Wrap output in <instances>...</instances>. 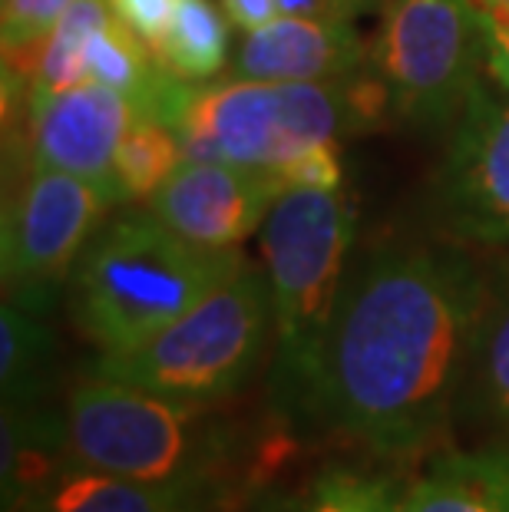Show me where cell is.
<instances>
[{
  "label": "cell",
  "instance_id": "obj_3",
  "mask_svg": "<svg viewBox=\"0 0 509 512\" xmlns=\"http://www.w3.org/2000/svg\"><path fill=\"white\" fill-rule=\"evenodd\" d=\"M354 232L357 209L344 185L281 192L258 228L275 318L268 400L285 430L314 423L324 337L348 275Z\"/></svg>",
  "mask_w": 509,
  "mask_h": 512
},
{
  "label": "cell",
  "instance_id": "obj_22",
  "mask_svg": "<svg viewBox=\"0 0 509 512\" xmlns=\"http://www.w3.org/2000/svg\"><path fill=\"white\" fill-rule=\"evenodd\" d=\"M341 146L328 143V146H314L301 156L281 162V166L268 169L278 179L281 192L288 189H341L344 172H341Z\"/></svg>",
  "mask_w": 509,
  "mask_h": 512
},
{
  "label": "cell",
  "instance_id": "obj_7",
  "mask_svg": "<svg viewBox=\"0 0 509 512\" xmlns=\"http://www.w3.org/2000/svg\"><path fill=\"white\" fill-rule=\"evenodd\" d=\"M371 67L397 119L453 129L486 73V34L476 0H387Z\"/></svg>",
  "mask_w": 509,
  "mask_h": 512
},
{
  "label": "cell",
  "instance_id": "obj_2",
  "mask_svg": "<svg viewBox=\"0 0 509 512\" xmlns=\"http://www.w3.org/2000/svg\"><path fill=\"white\" fill-rule=\"evenodd\" d=\"M219 407L90 374L70 390L63 410L70 460L139 483L186 489L222 509L248 483L235 476L242 440Z\"/></svg>",
  "mask_w": 509,
  "mask_h": 512
},
{
  "label": "cell",
  "instance_id": "obj_20",
  "mask_svg": "<svg viewBox=\"0 0 509 512\" xmlns=\"http://www.w3.org/2000/svg\"><path fill=\"white\" fill-rule=\"evenodd\" d=\"M288 512H404L407 489L387 473L351 463H331L318 470L308 486L285 496Z\"/></svg>",
  "mask_w": 509,
  "mask_h": 512
},
{
  "label": "cell",
  "instance_id": "obj_14",
  "mask_svg": "<svg viewBox=\"0 0 509 512\" xmlns=\"http://www.w3.org/2000/svg\"><path fill=\"white\" fill-rule=\"evenodd\" d=\"M14 512H215L205 499L116 473L67 463Z\"/></svg>",
  "mask_w": 509,
  "mask_h": 512
},
{
  "label": "cell",
  "instance_id": "obj_16",
  "mask_svg": "<svg viewBox=\"0 0 509 512\" xmlns=\"http://www.w3.org/2000/svg\"><path fill=\"white\" fill-rule=\"evenodd\" d=\"M70 463L67 420L30 407H4V440H0V496L4 512H14L43 483H50Z\"/></svg>",
  "mask_w": 509,
  "mask_h": 512
},
{
  "label": "cell",
  "instance_id": "obj_18",
  "mask_svg": "<svg viewBox=\"0 0 509 512\" xmlns=\"http://www.w3.org/2000/svg\"><path fill=\"white\" fill-rule=\"evenodd\" d=\"M53 334L40 311L17 301H4L0 311V390L4 407H30L40 403L50 380Z\"/></svg>",
  "mask_w": 509,
  "mask_h": 512
},
{
  "label": "cell",
  "instance_id": "obj_9",
  "mask_svg": "<svg viewBox=\"0 0 509 512\" xmlns=\"http://www.w3.org/2000/svg\"><path fill=\"white\" fill-rule=\"evenodd\" d=\"M433 222L467 248L509 245V90L480 86L433 176Z\"/></svg>",
  "mask_w": 509,
  "mask_h": 512
},
{
  "label": "cell",
  "instance_id": "obj_5",
  "mask_svg": "<svg viewBox=\"0 0 509 512\" xmlns=\"http://www.w3.org/2000/svg\"><path fill=\"white\" fill-rule=\"evenodd\" d=\"M245 268L242 248L209 252L153 212H119L70 271L73 324L100 354L133 351Z\"/></svg>",
  "mask_w": 509,
  "mask_h": 512
},
{
  "label": "cell",
  "instance_id": "obj_11",
  "mask_svg": "<svg viewBox=\"0 0 509 512\" xmlns=\"http://www.w3.org/2000/svg\"><path fill=\"white\" fill-rule=\"evenodd\" d=\"M281 185L268 169L186 159L146 202L156 219L209 252H235L265 225Z\"/></svg>",
  "mask_w": 509,
  "mask_h": 512
},
{
  "label": "cell",
  "instance_id": "obj_6",
  "mask_svg": "<svg viewBox=\"0 0 509 512\" xmlns=\"http://www.w3.org/2000/svg\"><path fill=\"white\" fill-rule=\"evenodd\" d=\"M272 331L268 275L262 265L245 261L242 271H235L146 344L100 354L90 374L189 403H225L242 394L258 374Z\"/></svg>",
  "mask_w": 509,
  "mask_h": 512
},
{
  "label": "cell",
  "instance_id": "obj_13",
  "mask_svg": "<svg viewBox=\"0 0 509 512\" xmlns=\"http://www.w3.org/2000/svg\"><path fill=\"white\" fill-rule=\"evenodd\" d=\"M457 420L483 440L509 443V258L486 271V298L457 400Z\"/></svg>",
  "mask_w": 509,
  "mask_h": 512
},
{
  "label": "cell",
  "instance_id": "obj_1",
  "mask_svg": "<svg viewBox=\"0 0 509 512\" xmlns=\"http://www.w3.org/2000/svg\"><path fill=\"white\" fill-rule=\"evenodd\" d=\"M486 271L467 245L387 242L354 261L321 354L314 423L407 460L457 420Z\"/></svg>",
  "mask_w": 509,
  "mask_h": 512
},
{
  "label": "cell",
  "instance_id": "obj_8",
  "mask_svg": "<svg viewBox=\"0 0 509 512\" xmlns=\"http://www.w3.org/2000/svg\"><path fill=\"white\" fill-rule=\"evenodd\" d=\"M110 205L119 202L106 185L60 169H27L4 205L0 225V275L7 301L40 314L47 311Z\"/></svg>",
  "mask_w": 509,
  "mask_h": 512
},
{
  "label": "cell",
  "instance_id": "obj_12",
  "mask_svg": "<svg viewBox=\"0 0 509 512\" xmlns=\"http://www.w3.org/2000/svg\"><path fill=\"white\" fill-rule=\"evenodd\" d=\"M371 50L354 24L278 14L265 27L242 34L229 76L275 83H341L364 76Z\"/></svg>",
  "mask_w": 509,
  "mask_h": 512
},
{
  "label": "cell",
  "instance_id": "obj_17",
  "mask_svg": "<svg viewBox=\"0 0 509 512\" xmlns=\"http://www.w3.org/2000/svg\"><path fill=\"white\" fill-rule=\"evenodd\" d=\"M159 67L182 83H212L232 63V20L215 0H179Z\"/></svg>",
  "mask_w": 509,
  "mask_h": 512
},
{
  "label": "cell",
  "instance_id": "obj_26",
  "mask_svg": "<svg viewBox=\"0 0 509 512\" xmlns=\"http://www.w3.org/2000/svg\"><path fill=\"white\" fill-rule=\"evenodd\" d=\"M222 10L229 14L232 27L248 34V30H258L265 27L268 20H275L281 10H278V0H219Z\"/></svg>",
  "mask_w": 509,
  "mask_h": 512
},
{
  "label": "cell",
  "instance_id": "obj_15",
  "mask_svg": "<svg viewBox=\"0 0 509 512\" xmlns=\"http://www.w3.org/2000/svg\"><path fill=\"white\" fill-rule=\"evenodd\" d=\"M404 512H509V443L450 450L407 489Z\"/></svg>",
  "mask_w": 509,
  "mask_h": 512
},
{
  "label": "cell",
  "instance_id": "obj_25",
  "mask_svg": "<svg viewBox=\"0 0 509 512\" xmlns=\"http://www.w3.org/2000/svg\"><path fill=\"white\" fill-rule=\"evenodd\" d=\"M483 34H486V73L493 76L496 86L509 90V20L493 17L483 10Z\"/></svg>",
  "mask_w": 509,
  "mask_h": 512
},
{
  "label": "cell",
  "instance_id": "obj_21",
  "mask_svg": "<svg viewBox=\"0 0 509 512\" xmlns=\"http://www.w3.org/2000/svg\"><path fill=\"white\" fill-rule=\"evenodd\" d=\"M73 0H4L0 10V47H4V80L24 86L34 70L40 43L60 24Z\"/></svg>",
  "mask_w": 509,
  "mask_h": 512
},
{
  "label": "cell",
  "instance_id": "obj_24",
  "mask_svg": "<svg viewBox=\"0 0 509 512\" xmlns=\"http://www.w3.org/2000/svg\"><path fill=\"white\" fill-rule=\"evenodd\" d=\"M384 4L387 0H278V10L281 14L344 20V24H354V20L384 10Z\"/></svg>",
  "mask_w": 509,
  "mask_h": 512
},
{
  "label": "cell",
  "instance_id": "obj_19",
  "mask_svg": "<svg viewBox=\"0 0 509 512\" xmlns=\"http://www.w3.org/2000/svg\"><path fill=\"white\" fill-rule=\"evenodd\" d=\"M186 162L179 133L153 116L136 119L126 139L119 143L113 162V192L119 205L149 202L166 185V179Z\"/></svg>",
  "mask_w": 509,
  "mask_h": 512
},
{
  "label": "cell",
  "instance_id": "obj_28",
  "mask_svg": "<svg viewBox=\"0 0 509 512\" xmlns=\"http://www.w3.org/2000/svg\"><path fill=\"white\" fill-rule=\"evenodd\" d=\"M483 10H490L493 17H500V20H509V0H476Z\"/></svg>",
  "mask_w": 509,
  "mask_h": 512
},
{
  "label": "cell",
  "instance_id": "obj_27",
  "mask_svg": "<svg viewBox=\"0 0 509 512\" xmlns=\"http://www.w3.org/2000/svg\"><path fill=\"white\" fill-rule=\"evenodd\" d=\"M248 512H288V506H285V493H272V496L258 499V503L248 506Z\"/></svg>",
  "mask_w": 509,
  "mask_h": 512
},
{
  "label": "cell",
  "instance_id": "obj_10",
  "mask_svg": "<svg viewBox=\"0 0 509 512\" xmlns=\"http://www.w3.org/2000/svg\"><path fill=\"white\" fill-rule=\"evenodd\" d=\"M146 113L126 93L103 83H77L27 103L24 110V166L60 169L113 192V162L119 143ZM116 195V192H113Z\"/></svg>",
  "mask_w": 509,
  "mask_h": 512
},
{
  "label": "cell",
  "instance_id": "obj_23",
  "mask_svg": "<svg viewBox=\"0 0 509 512\" xmlns=\"http://www.w3.org/2000/svg\"><path fill=\"white\" fill-rule=\"evenodd\" d=\"M113 17L123 24L139 43H146L149 53H159L172 20H176L179 0H110Z\"/></svg>",
  "mask_w": 509,
  "mask_h": 512
},
{
  "label": "cell",
  "instance_id": "obj_4",
  "mask_svg": "<svg viewBox=\"0 0 509 512\" xmlns=\"http://www.w3.org/2000/svg\"><path fill=\"white\" fill-rule=\"evenodd\" d=\"M387 90L374 76L341 83L275 80H176L156 119L182 139L186 159L275 169L314 146L338 143L367 129L387 110Z\"/></svg>",
  "mask_w": 509,
  "mask_h": 512
}]
</instances>
